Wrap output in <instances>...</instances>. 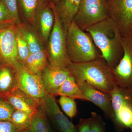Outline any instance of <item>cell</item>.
<instances>
[{
    "label": "cell",
    "mask_w": 132,
    "mask_h": 132,
    "mask_svg": "<svg viewBox=\"0 0 132 132\" xmlns=\"http://www.w3.org/2000/svg\"><path fill=\"white\" fill-rule=\"evenodd\" d=\"M59 103L64 112L69 118H73L77 115L78 109L74 99L66 96H60Z\"/></svg>",
    "instance_id": "25"
},
{
    "label": "cell",
    "mask_w": 132,
    "mask_h": 132,
    "mask_svg": "<svg viewBox=\"0 0 132 132\" xmlns=\"http://www.w3.org/2000/svg\"><path fill=\"white\" fill-rule=\"evenodd\" d=\"M64 96L74 100L89 101L82 93L75 79L72 75L69 76L58 90L56 96Z\"/></svg>",
    "instance_id": "20"
},
{
    "label": "cell",
    "mask_w": 132,
    "mask_h": 132,
    "mask_svg": "<svg viewBox=\"0 0 132 132\" xmlns=\"http://www.w3.org/2000/svg\"><path fill=\"white\" fill-rule=\"evenodd\" d=\"M91 132H106V123L102 117L95 112H91Z\"/></svg>",
    "instance_id": "26"
},
{
    "label": "cell",
    "mask_w": 132,
    "mask_h": 132,
    "mask_svg": "<svg viewBox=\"0 0 132 132\" xmlns=\"http://www.w3.org/2000/svg\"><path fill=\"white\" fill-rule=\"evenodd\" d=\"M15 109L5 99L0 97V121H9Z\"/></svg>",
    "instance_id": "29"
},
{
    "label": "cell",
    "mask_w": 132,
    "mask_h": 132,
    "mask_svg": "<svg viewBox=\"0 0 132 132\" xmlns=\"http://www.w3.org/2000/svg\"><path fill=\"white\" fill-rule=\"evenodd\" d=\"M41 75L47 93L55 97L58 90L71 74L68 68L49 64Z\"/></svg>",
    "instance_id": "13"
},
{
    "label": "cell",
    "mask_w": 132,
    "mask_h": 132,
    "mask_svg": "<svg viewBox=\"0 0 132 132\" xmlns=\"http://www.w3.org/2000/svg\"><path fill=\"white\" fill-rule=\"evenodd\" d=\"M16 24L21 23L17 0H1Z\"/></svg>",
    "instance_id": "28"
},
{
    "label": "cell",
    "mask_w": 132,
    "mask_h": 132,
    "mask_svg": "<svg viewBox=\"0 0 132 132\" xmlns=\"http://www.w3.org/2000/svg\"><path fill=\"white\" fill-rule=\"evenodd\" d=\"M54 6L51 0H39L33 25L46 47L54 25Z\"/></svg>",
    "instance_id": "12"
},
{
    "label": "cell",
    "mask_w": 132,
    "mask_h": 132,
    "mask_svg": "<svg viewBox=\"0 0 132 132\" xmlns=\"http://www.w3.org/2000/svg\"><path fill=\"white\" fill-rule=\"evenodd\" d=\"M16 89L14 69L2 64L0 67V97L2 98Z\"/></svg>",
    "instance_id": "19"
},
{
    "label": "cell",
    "mask_w": 132,
    "mask_h": 132,
    "mask_svg": "<svg viewBox=\"0 0 132 132\" xmlns=\"http://www.w3.org/2000/svg\"><path fill=\"white\" fill-rule=\"evenodd\" d=\"M77 83L85 82L97 89L110 94L117 86L113 69L102 57L68 67Z\"/></svg>",
    "instance_id": "2"
},
{
    "label": "cell",
    "mask_w": 132,
    "mask_h": 132,
    "mask_svg": "<svg viewBox=\"0 0 132 132\" xmlns=\"http://www.w3.org/2000/svg\"><path fill=\"white\" fill-rule=\"evenodd\" d=\"M109 17L106 0H82L73 21L85 31Z\"/></svg>",
    "instance_id": "6"
},
{
    "label": "cell",
    "mask_w": 132,
    "mask_h": 132,
    "mask_svg": "<svg viewBox=\"0 0 132 132\" xmlns=\"http://www.w3.org/2000/svg\"><path fill=\"white\" fill-rule=\"evenodd\" d=\"M106 1H109V0H106Z\"/></svg>",
    "instance_id": "36"
},
{
    "label": "cell",
    "mask_w": 132,
    "mask_h": 132,
    "mask_svg": "<svg viewBox=\"0 0 132 132\" xmlns=\"http://www.w3.org/2000/svg\"><path fill=\"white\" fill-rule=\"evenodd\" d=\"M77 132H91L90 118H81L76 125Z\"/></svg>",
    "instance_id": "30"
},
{
    "label": "cell",
    "mask_w": 132,
    "mask_h": 132,
    "mask_svg": "<svg viewBox=\"0 0 132 132\" xmlns=\"http://www.w3.org/2000/svg\"><path fill=\"white\" fill-rule=\"evenodd\" d=\"M113 116L111 120L117 132H132V91L118 85L111 93Z\"/></svg>",
    "instance_id": "4"
},
{
    "label": "cell",
    "mask_w": 132,
    "mask_h": 132,
    "mask_svg": "<svg viewBox=\"0 0 132 132\" xmlns=\"http://www.w3.org/2000/svg\"><path fill=\"white\" fill-rule=\"evenodd\" d=\"M17 26L27 43L31 53L46 49L39 34L31 25L21 22Z\"/></svg>",
    "instance_id": "17"
},
{
    "label": "cell",
    "mask_w": 132,
    "mask_h": 132,
    "mask_svg": "<svg viewBox=\"0 0 132 132\" xmlns=\"http://www.w3.org/2000/svg\"><path fill=\"white\" fill-rule=\"evenodd\" d=\"M19 13L20 11L28 23L33 26L39 0H17Z\"/></svg>",
    "instance_id": "22"
},
{
    "label": "cell",
    "mask_w": 132,
    "mask_h": 132,
    "mask_svg": "<svg viewBox=\"0 0 132 132\" xmlns=\"http://www.w3.org/2000/svg\"><path fill=\"white\" fill-rule=\"evenodd\" d=\"M14 70L16 88L24 92L40 105L41 102L47 93L43 81L42 73H31L20 64Z\"/></svg>",
    "instance_id": "7"
},
{
    "label": "cell",
    "mask_w": 132,
    "mask_h": 132,
    "mask_svg": "<svg viewBox=\"0 0 132 132\" xmlns=\"http://www.w3.org/2000/svg\"><path fill=\"white\" fill-rule=\"evenodd\" d=\"M61 0H51V1H52V2L54 4V5L56 4V3H57L58 2H59Z\"/></svg>",
    "instance_id": "32"
},
{
    "label": "cell",
    "mask_w": 132,
    "mask_h": 132,
    "mask_svg": "<svg viewBox=\"0 0 132 132\" xmlns=\"http://www.w3.org/2000/svg\"><path fill=\"white\" fill-rule=\"evenodd\" d=\"M2 98L15 109L24 111L32 115L35 113L40 106L37 102L18 88Z\"/></svg>",
    "instance_id": "15"
},
{
    "label": "cell",
    "mask_w": 132,
    "mask_h": 132,
    "mask_svg": "<svg viewBox=\"0 0 132 132\" xmlns=\"http://www.w3.org/2000/svg\"><path fill=\"white\" fill-rule=\"evenodd\" d=\"M49 64L46 48L39 52L30 54L23 67L31 73L39 74L42 73Z\"/></svg>",
    "instance_id": "18"
},
{
    "label": "cell",
    "mask_w": 132,
    "mask_h": 132,
    "mask_svg": "<svg viewBox=\"0 0 132 132\" xmlns=\"http://www.w3.org/2000/svg\"><path fill=\"white\" fill-rule=\"evenodd\" d=\"M131 38L132 39V34L131 35Z\"/></svg>",
    "instance_id": "35"
},
{
    "label": "cell",
    "mask_w": 132,
    "mask_h": 132,
    "mask_svg": "<svg viewBox=\"0 0 132 132\" xmlns=\"http://www.w3.org/2000/svg\"><path fill=\"white\" fill-rule=\"evenodd\" d=\"M2 64L1 63V62H0V67H1V65Z\"/></svg>",
    "instance_id": "34"
},
{
    "label": "cell",
    "mask_w": 132,
    "mask_h": 132,
    "mask_svg": "<svg viewBox=\"0 0 132 132\" xmlns=\"http://www.w3.org/2000/svg\"><path fill=\"white\" fill-rule=\"evenodd\" d=\"M109 18L117 26L122 36L132 34V0L107 1Z\"/></svg>",
    "instance_id": "8"
},
{
    "label": "cell",
    "mask_w": 132,
    "mask_h": 132,
    "mask_svg": "<svg viewBox=\"0 0 132 132\" xmlns=\"http://www.w3.org/2000/svg\"><path fill=\"white\" fill-rule=\"evenodd\" d=\"M122 44L124 51L123 57L113 71L117 85L132 91V39L131 36H123Z\"/></svg>",
    "instance_id": "11"
},
{
    "label": "cell",
    "mask_w": 132,
    "mask_h": 132,
    "mask_svg": "<svg viewBox=\"0 0 132 132\" xmlns=\"http://www.w3.org/2000/svg\"><path fill=\"white\" fill-rule=\"evenodd\" d=\"M18 60L19 64L24 66L26 60L31 54L28 45L17 26L16 32Z\"/></svg>",
    "instance_id": "24"
},
{
    "label": "cell",
    "mask_w": 132,
    "mask_h": 132,
    "mask_svg": "<svg viewBox=\"0 0 132 132\" xmlns=\"http://www.w3.org/2000/svg\"><path fill=\"white\" fill-rule=\"evenodd\" d=\"M82 0H61L54 5L55 13L67 32L78 13Z\"/></svg>",
    "instance_id": "16"
},
{
    "label": "cell",
    "mask_w": 132,
    "mask_h": 132,
    "mask_svg": "<svg viewBox=\"0 0 132 132\" xmlns=\"http://www.w3.org/2000/svg\"><path fill=\"white\" fill-rule=\"evenodd\" d=\"M55 16L54 25L46 48L48 62L51 65L67 68L72 62L67 53V32L55 13Z\"/></svg>",
    "instance_id": "5"
},
{
    "label": "cell",
    "mask_w": 132,
    "mask_h": 132,
    "mask_svg": "<svg viewBox=\"0 0 132 132\" xmlns=\"http://www.w3.org/2000/svg\"><path fill=\"white\" fill-rule=\"evenodd\" d=\"M14 125L9 121H0V132H18Z\"/></svg>",
    "instance_id": "31"
},
{
    "label": "cell",
    "mask_w": 132,
    "mask_h": 132,
    "mask_svg": "<svg viewBox=\"0 0 132 132\" xmlns=\"http://www.w3.org/2000/svg\"><path fill=\"white\" fill-rule=\"evenodd\" d=\"M102 57L113 69L123 57L122 36L119 29L110 18L87 29Z\"/></svg>",
    "instance_id": "1"
},
{
    "label": "cell",
    "mask_w": 132,
    "mask_h": 132,
    "mask_svg": "<svg viewBox=\"0 0 132 132\" xmlns=\"http://www.w3.org/2000/svg\"><path fill=\"white\" fill-rule=\"evenodd\" d=\"M14 24L16 22L0 0V29Z\"/></svg>",
    "instance_id": "27"
},
{
    "label": "cell",
    "mask_w": 132,
    "mask_h": 132,
    "mask_svg": "<svg viewBox=\"0 0 132 132\" xmlns=\"http://www.w3.org/2000/svg\"><path fill=\"white\" fill-rule=\"evenodd\" d=\"M78 85L88 101L101 109L111 120L113 116V109L110 94L97 89L85 82L78 83Z\"/></svg>",
    "instance_id": "14"
},
{
    "label": "cell",
    "mask_w": 132,
    "mask_h": 132,
    "mask_svg": "<svg viewBox=\"0 0 132 132\" xmlns=\"http://www.w3.org/2000/svg\"><path fill=\"white\" fill-rule=\"evenodd\" d=\"M40 106L43 109L56 132H77L76 126L62 112L55 97L47 93Z\"/></svg>",
    "instance_id": "9"
},
{
    "label": "cell",
    "mask_w": 132,
    "mask_h": 132,
    "mask_svg": "<svg viewBox=\"0 0 132 132\" xmlns=\"http://www.w3.org/2000/svg\"><path fill=\"white\" fill-rule=\"evenodd\" d=\"M29 129L31 132H56L40 106L33 116Z\"/></svg>",
    "instance_id": "21"
},
{
    "label": "cell",
    "mask_w": 132,
    "mask_h": 132,
    "mask_svg": "<svg viewBox=\"0 0 132 132\" xmlns=\"http://www.w3.org/2000/svg\"><path fill=\"white\" fill-rule=\"evenodd\" d=\"M66 47L73 63L86 62L102 57L90 34L80 28L73 21L67 31Z\"/></svg>",
    "instance_id": "3"
},
{
    "label": "cell",
    "mask_w": 132,
    "mask_h": 132,
    "mask_svg": "<svg viewBox=\"0 0 132 132\" xmlns=\"http://www.w3.org/2000/svg\"><path fill=\"white\" fill-rule=\"evenodd\" d=\"M17 24L0 29V62L14 69L18 60L16 32Z\"/></svg>",
    "instance_id": "10"
},
{
    "label": "cell",
    "mask_w": 132,
    "mask_h": 132,
    "mask_svg": "<svg viewBox=\"0 0 132 132\" xmlns=\"http://www.w3.org/2000/svg\"><path fill=\"white\" fill-rule=\"evenodd\" d=\"M18 132H31L30 130L29 129H28V130H23V131H20Z\"/></svg>",
    "instance_id": "33"
},
{
    "label": "cell",
    "mask_w": 132,
    "mask_h": 132,
    "mask_svg": "<svg viewBox=\"0 0 132 132\" xmlns=\"http://www.w3.org/2000/svg\"><path fill=\"white\" fill-rule=\"evenodd\" d=\"M33 115L24 111L15 109L9 121L14 125L19 131L28 130Z\"/></svg>",
    "instance_id": "23"
}]
</instances>
